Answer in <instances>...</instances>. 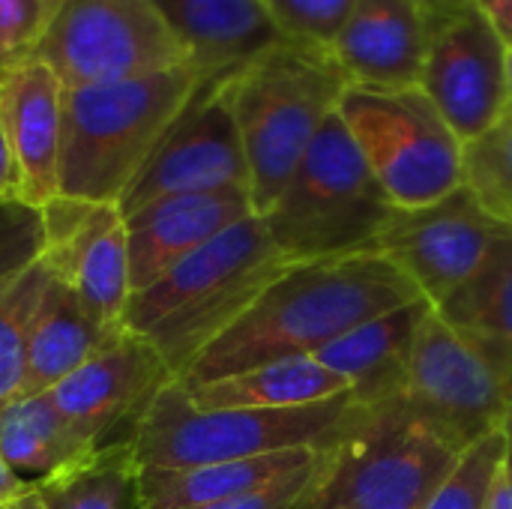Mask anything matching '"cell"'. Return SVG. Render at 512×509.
Masks as SVG:
<instances>
[{
  "instance_id": "cell-1",
  "label": "cell",
  "mask_w": 512,
  "mask_h": 509,
  "mask_svg": "<svg viewBox=\"0 0 512 509\" xmlns=\"http://www.w3.org/2000/svg\"><path fill=\"white\" fill-rule=\"evenodd\" d=\"M420 297L414 282L378 249L294 261L177 381L198 387L261 363L312 357L348 330Z\"/></svg>"
},
{
  "instance_id": "cell-2",
  "label": "cell",
  "mask_w": 512,
  "mask_h": 509,
  "mask_svg": "<svg viewBox=\"0 0 512 509\" xmlns=\"http://www.w3.org/2000/svg\"><path fill=\"white\" fill-rule=\"evenodd\" d=\"M291 264L264 219L252 213L186 255L153 285L135 291L120 327L147 339L180 378Z\"/></svg>"
},
{
  "instance_id": "cell-3",
  "label": "cell",
  "mask_w": 512,
  "mask_h": 509,
  "mask_svg": "<svg viewBox=\"0 0 512 509\" xmlns=\"http://www.w3.org/2000/svg\"><path fill=\"white\" fill-rule=\"evenodd\" d=\"M207 81L189 63L144 78L66 90L60 195L120 204Z\"/></svg>"
},
{
  "instance_id": "cell-4",
  "label": "cell",
  "mask_w": 512,
  "mask_h": 509,
  "mask_svg": "<svg viewBox=\"0 0 512 509\" xmlns=\"http://www.w3.org/2000/svg\"><path fill=\"white\" fill-rule=\"evenodd\" d=\"M345 87L330 48L291 39L225 75L258 216L276 204L315 135L336 114Z\"/></svg>"
},
{
  "instance_id": "cell-5",
  "label": "cell",
  "mask_w": 512,
  "mask_h": 509,
  "mask_svg": "<svg viewBox=\"0 0 512 509\" xmlns=\"http://www.w3.org/2000/svg\"><path fill=\"white\" fill-rule=\"evenodd\" d=\"M360 411L351 393L294 411L201 408L180 381H171L138 420L132 450L141 468H198L288 450L321 453L354 426Z\"/></svg>"
},
{
  "instance_id": "cell-6",
  "label": "cell",
  "mask_w": 512,
  "mask_h": 509,
  "mask_svg": "<svg viewBox=\"0 0 512 509\" xmlns=\"http://www.w3.org/2000/svg\"><path fill=\"white\" fill-rule=\"evenodd\" d=\"M459 456L399 396L363 405L354 426L318 453L300 509H420L450 477Z\"/></svg>"
},
{
  "instance_id": "cell-7",
  "label": "cell",
  "mask_w": 512,
  "mask_h": 509,
  "mask_svg": "<svg viewBox=\"0 0 512 509\" xmlns=\"http://www.w3.org/2000/svg\"><path fill=\"white\" fill-rule=\"evenodd\" d=\"M393 213L396 207L336 111L261 219L291 261H318L375 249Z\"/></svg>"
},
{
  "instance_id": "cell-8",
  "label": "cell",
  "mask_w": 512,
  "mask_h": 509,
  "mask_svg": "<svg viewBox=\"0 0 512 509\" xmlns=\"http://www.w3.org/2000/svg\"><path fill=\"white\" fill-rule=\"evenodd\" d=\"M336 111L396 210L432 207L465 186V144L420 87L348 84Z\"/></svg>"
},
{
  "instance_id": "cell-9",
  "label": "cell",
  "mask_w": 512,
  "mask_h": 509,
  "mask_svg": "<svg viewBox=\"0 0 512 509\" xmlns=\"http://www.w3.org/2000/svg\"><path fill=\"white\" fill-rule=\"evenodd\" d=\"M33 60L66 90L192 63L153 0H60Z\"/></svg>"
},
{
  "instance_id": "cell-10",
  "label": "cell",
  "mask_w": 512,
  "mask_h": 509,
  "mask_svg": "<svg viewBox=\"0 0 512 509\" xmlns=\"http://www.w3.org/2000/svg\"><path fill=\"white\" fill-rule=\"evenodd\" d=\"M399 399L459 453L504 429L512 411L504 381L435 306L417 327Z\"/></svg>"
},
{
  "instance_id": "cell-11",
  "label": "cell",
  "mask_w": 512,
  "mask_h": 509,
  "mask_svg": "<svg viewBox=\"0 0 512 509\" xmlns=\"http://www.w3.org/2000/svg\"><path fill=\"white\" fill-rule=\"evenodd\" d=\"M420 90L462 144L477 141L507 114V45L474 0H435Z\"/></svg>"
},
{
  "instance_id": "cell-12",
  "label": "cell",
  "mask_w": 512,
  "mask_h": 509,
  "mask_svg": "<svg viewBox=\"0 0 512 509\" xmlns=\"http://www.w3.org/2000/svg\"><path fill=\"white\" fill-rule=\"evenodd\" d=\"M510 228L498 222L468 186L423 210H396L381 228L375 249L387 255L414 288L441 306L468 285Z\"/></svg>"
},
{
  "instance_id": "cell-13",
  "label": "cell",
  "mask_w": 512,
  "mask_h": 509,
  "mask_svg": "<svg viewBox=\"0 0 512 509\" xmlns=\"http://www.w3.org/2000/svg\"><path fill=\"white\" fill-rule=\"evenodd\" d=\"M198 192H249V165L225 75L198 90L120 201V210L129 216L150 201Z\"/></svg>"
},
{
  "instance_id": "cell-14",
  "label": "cell",
  "mask_w": 512,
  "mask_h": 509,
  "mask_svg": "<svg viewBox=\"0 0 512 509\" xmlns=\"http://www.w3.org/2000/svg\"><path fill=\"white\" fill-rule=\"evenodd\" d=\"M171 381L177 378L162 354L147 339L120 327L102 351L48 393L78 444L96 453L114 444V432L123 426L132 438L150 402Z\"/></svg>"
},
{
  "instance_id": "cell-15",
  "label": "cell",
  "mask_w": 512,
  "mask_h": 509,
  "mask_svg": "<svg viewBox=\"0 0 512 509\" xmlns=\"http://www.w3.org/2000/svg\"><path fill=\"white\" fill-rule=\"evenodd\" d=\"M435 27V0H354L330 54L354 87L414 90Z\"/></svg>"
},
{
  "instance_id": "cell-16",
  "label": "cell",
  "mask_w": 512,
  "mask_h": 509,
  "mask_svg": "<svg viewBox=\"0 0 512 509\" xmlns=\"http://www.w3.org/2000/svg\"><path fill=\"white\" fill-rule=\"evenodd\" d=\"M252 213L249 192H198L168 195L123 216L132 294L162 279L186 255Z\"/></svg>"
},
{
  "instance_id": "cell-17",
  "label": "cell",
  "mask_w": 512,
  "mask_h": 509,
  "mask_svg": "<svg viewBox=\"0 0 512 509\" xmlns=\"http://www.w3.org/2000/svg\"><path fill=\"white\" fill-rule=\"evenodd\" d=\"M63 93L60 78L39 60L0 75V120L21 171L24 204L36 210L60 195Z\"/></svg>"
},
{
  "instance_id": "cell-18",
  "label": "cell",
  "mask_w": 512,
  "mask_h": 509,
  "mask_svg": "<svg viewBox=\"0 0 512 509\" xmlns=\"http://www.w3.org/2000/svg\"><path fill=\"white\" fill-rule=\"evenodd\" d=\"M192 66L207 78L228 75L285 36L261 0H153Z\"/></svg>"
},
{
  "instance_id": "cell-19",
  "label": "cell",
  "mask_w": 512,
  "mask_h": 509,
  "mask_svg": "<svg viewBox=\"0 0 512 509\" xmlns=\"http://www.w3.org/2000/svg\"><path fill=\"white\" fill-rule=\"evenodd\" d=\"M429 306L432 303L420 297L402 309L378 315L333 339L330 345L318 348L312 357L330 372H336L351 387V396L360 405L372 408L390 402L402 396L414 336Z\"/></svg>"
},
{
  "instance_id": "cell-20",
  "label": "cell",
  "mask_w": 512,
  "mask_h": 509,
  "mask_svg": "<svg viewBox=\"0 0 512 509\" xmlns=\"http://www.w3.org/2000/svg\"><path fill=\"white\" fill-rule=\"evenodd\" d=\"M117 330L120 327H105L102 321H96L75 288L51 273L30 333L21 396L54 390L96 351H102Z\"/></svg>"
},
{
  "instance_id": "cell-21",
  "label": "cell",
  "mask_w": 512,
  "mask_h": 509,
  "mask_svg": "<svg viewBox=\"0 0 512 509\" xmlns=\"http://www.w3.org/2000/svg\"><path fill=\"white\" fill-rule=\"evenodd\" d=\"M318 459V450H288L258 459L198 468H141L138 509H198L264 489Z\"/></svg>"
},
{
  "instance_id": "cell-22",
  "label": "cell",
  "mask_w": 512,
  "mask_h": 509,
  "mask_svg": "<svg viewBox=\"0 0 512 509\" xmlns=\"http://www.w3.org/2000/svg\"><path fill=\"white\" fill-rule=\"evenodd\" d=\"M435 309L512 396V231L498 240L486 267Z\"/></svg>"
},
{
  "instance_id": "cell-23",
  "label": "cell",
  "mask_w": 512,
  "mask_h": 509,
  "mask_svg": "<svg viewBox=\"0 0 512 509\" xmlns=\"http://www.w3.org/2000/svg\"><path fill=\"white\" fill-rule=\"evenodd\" d=\"M183 390L201 408L249 411H294L351 393V387L315 357H285Z\"/></svg>"
},
{
  "instance_id": "cell-24",
  "label": "cell",
  "mask_w": 512,
  "mask_h": 509,
  "mask_svg": "<svg viewBox=\"0 0 512 509\" xmlns=\"http://www.w3.org/2000/svg\"><path fill=\"white\" fill-rule=\"evenodd\" d=\"M0 456L27 483H42L90 456L63 423L51 393H27L0 405Z\"/></svg>"
},
{
  "instance_id": "cell-25",
  "label": "cell",
  "mask_w": 512,
  "mask_h": 509,
  "mask_svg": "<svg viewBox=\"0 0 512 509\" xmlns=\"http://www.w3.org/2000/svg\"><path fill=\"white\" fill-rule=\"evenodd\" d=\"M54 276L75 288L96 321L120 327L132 297L126 219L120 204H108L96 231L54 270Z\"/></svg>"
},
{
  "instance_id": "cell-26",
  "label": "cell",
  "mask_w": 512,
  "mask_h": 509,
  "mask_svg": "<svg viewBox=\"0 0 512 509\" xmlns=\"http://www.w3.org/2000/svg\"><path fill=\"white\" fill-rule=\"evenodd\" d=\"M138 474L132 441H114L36 483L45 509H138Z\"/></svg>"
},
{
  "instance_id": "cell-27",
  "label": "cell",
  "mask_w": 512,
  "mask_h": 509,
  "mask_svg": "<svg viewBox=\"0 0 512 509\" xmlns=\"http://www.w3.org/2000/svg\"><path fill=\"white\" fill-rule=\"evenodd\" d=\"M48 267L36 261L0 294V405L21 396L33 321L48 285Z\"/></svg>"
},
{
  "instance_id": "cell-28",
  "label": "cell",
  "mask_w": 512,
  "mask_h": 509,
  "mask_svg": "<svg viewBox=\"0 0 512 509\" xmlns=\"http://www.w3.org/2000/svg\"><path fill=\"white\" fill-rule=\"evenodd\" d=\"M465 186L512 231V108L486 135L465 144Z\"/></svg>"
},
{
  "instance_id": "cell-29",
  "label": "cell",
  "mask_w": 512,
  "mask_h": 509,
  "mask_svg": "<svg viewBox=\"0 0 512 509\" xmlns=\"http://www.w3.org/2000/svg\"><path fill=\"white\" fill-rule=\"evenodd\" d=\"M504 468V429L468 447L450 477L420 509H489L495 480Z\"/></svg>"
},
{
  "instance_id": "cell-30",
  "label": "cell",
  "mask_w": 512,
  "mask_h": 509,
  "mask_svg": "<svg viewBox=\"0 0 512 509\" xmlns=\"http://www.w3.org/2000/svg\"><path fill=\"white\" fill-rule=\"evenodd\" d=\"M276 30L291 42L324 45L342 30L354 0H261Z\"/></svg>"
},
{
  "instance_id": "cell-31",
  "label": "cell",
  "mask_w": 512,
  "mask_h": 509,
  "mask_svg": "<svg viewBox=\"0 0 512 509\" xmlns=\"http://www.w3.org/2000/svg\"><path fill=\"white\" fill-rule=\"evenodd\" d=\"M60 0H0V75L33 60Z\"/></svg>"
},
{
  "instance_id": "cell-32",
  "label": "cell",
  "mask_w": 512,
  "mask_h": 509,
  "mask_svg": "<svg viewBox=\"0 0 512 509\" xmlns=\"http://www.w3.org/2000/svg\"><path fill=\"white\" fill-rule=\"evenodd\" d=\"M42 255V219L36 207L0 201V294Z\"/></svg>"
},
{
  "instance_id": "cell-33",
  "label": "cell",
  "mask_w": 512,
  "mask_h": 509,
  "mask_svg": "<svg viewBox=\"0 0 512 509\" xmlns=\"http://www.w3.org/2000/svg\"><path fill=\"white\" fill-rule=\"evenodd\" d=\"M315 468H318V459L264 489H255V492H246V495H237V498H228V501H219V504H207V507L198 509H300L309 486H312V477H315Z\"/></svg>"
},
{
  "instance_id": "cell-34",
  "label": "cell",
  "mask_w": 512,
  "mask_h": 509,
  "mask_svg": "<svg viewBox=\"0 0 512 509\" xmlns=\"http://www.w3.org/2000/svg\"><path fill=\"white\" fill-rule=\"evenodd\" d=\"M0 201H21L24 204V186H21V171L9 144V135L0 120Z\"/></svg>"
},
{
  "instance_id": "cell-35",
  "label": "cell",
  "mask_w": 512,
  "mask_h": 509,
  "mask_svg": "<svg viewBox=\"0 0 512 509\" xmlns=\"http://www.w3.org/2000/svg\"><path fill=\"white\" fill-rule=\"evenodd\" d=\"M504 45H512V0H474Z\"/></svg>"
},
{
  "instance_id": "cell-36",
  "label": "cell",
  "mask_w": 512,
  "mask_h": 509,
  "mask_svg": "<svg viewBox=\"0 0 512 509\" xmlns=\"http://www.w3.org/2000/svg\"><path fill=\"white\" fill-rule=\"evenodd\" d=\"M33 489H36V486L27 483V480H21V477L6 465V459L0 456V507H6V504H12V501H18V498L30 495Z\"/></svg>"
},
{
  "instance_id": "cell-37",
  "label": "cell",
  "mask_w": 512,
  "mask_h": 509,
  "mask_svg": "<svg viewBox=\"0 0 512 509\" xmlns=\"http://www.w3.org/2000/svg\"><path fill=\"white\" fill-rule=\"evenodd\" d=\"M489 509H512V477L507 468H501L492 498H489Z\"/></svg>"
},
{
  "instance_id": "cell-38",
  "label": "cell",
  "mask_w": 512,
  "mask_h": 509,
  "mask_svg": "<svg viewBox=\"0 0 512 509\" xmlns=\"http://www.w3.org/2000/svg\"><path fill=\"white\" fill-rule=\"evenodd\" d=\"M3 509H45L42 504V498H39V492L33 489L30 495H24V498H18V501H12V504H6Z\"/></svg>"
},
{
  "instance_id": "cell-39",
  "label": "cell",
  "mask_w": 512,
  "mask_h": 509,
  "mask_svg": "<svg viewBox=\"0 0 512 509\" xmlns=\"http://www.w3.org/2000/svg\"><path fill=\"white\" fill-rule=\"evenodd\" d=\"M504 468L510 471L512 477V411L507 423H504Z\"/></svg>"
},
{
  "instance_id": "cell-40",
  "label": "cell",
  "mask_w": 512,
  "mask_h": 509,
  "mask_svg": "<svg viewBox=\"0 0 512 509\" xmlns=\"http://www.w3.org/2000/svg\"><path fill=\"white\" fill-rule=\"evenodd\" d=\"M507 102L512 108V45H507Z\"/></svg>"
},
{
  "instance_id": "cell-41",
  "label": "cell",
  "mask_w": 512,
  "mask_h": 509,
  "mask_svg": "<svg viewBox=\"0 0 512 509\" xmlns=\"http://www.w3.org/2000/svg\"><path fill=\"white\" fill-rule=\"evenodd\" d=\"M0 509H3V507H0Z\"/></svg>"
}]
</instances>
